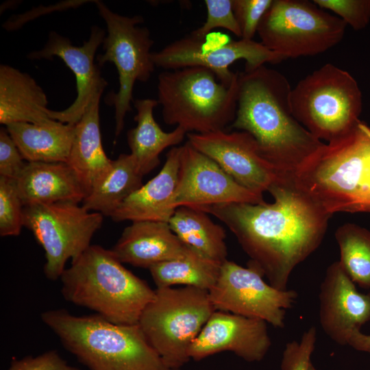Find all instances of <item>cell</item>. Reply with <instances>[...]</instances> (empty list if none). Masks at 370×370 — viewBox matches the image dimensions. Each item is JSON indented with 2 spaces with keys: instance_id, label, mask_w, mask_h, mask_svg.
<instances>
[{
  "instance_id": "484cf974",
  "label": "cell",
  "mask_w": 370,
  "mask_h": 370,
  "mask_svg": "<svg viewBox=\"0 0 370 370\" xmlns=\"http://www.w3.org/2000/svg\"><path fill=\"white\" fill-rule=\"evenodd\" d=\"M208 214L192 207L181 206L176 208L168 223L186 246L222 264L227 256L225 231Z\"/></svg>"
},
{
  "instance_id": "ac0fdd59",
  "label": "cell",
  "mask_w": 370,
  "mask_h": 370,
  "mask_svg": "<svg viewBox=\"0 0 370 370\" xmlns=\"http://www.w3.org/2000/svg\"><path fill=\"white\" fill-rule=\"evenodd\" d=\"M339 261L326 270L319 292V322L325 334L340 345L370 321V293L359 292Z\"/></svg>"
},
{
  "instance_id": "7402d4cb",
  "label": "cell",
  "mask_w": 370,
  "mask_h": 370,
  "mask_svg": "<svg viewBox=\"0 0 370 370\" xmlns=\"http://www.w3.org/2000/svg\"><path fill=\"white\" fill-rule=\"evenodd\" d=\"M101 97L91 102L75 124V136L66 162L76 174L86 197L107 175L112 165L102 145L99 112Z\"/></svg>"
},
{
  "instance_id": "d590c367",
  "label": "cell",
  "mask_w": 370,
  "mask_h": 370,
  "mask_svg": "<svg viewBox=\"0 0 370 370\" xmlns=\"http://www.w3.org/2000/svg\"><path fill=\"white\" fill-rule=\"evenodd\" d=\"M8 370H80L69 365L56 350H49L36 356L13 358Z\"/></svg>"
},
{
  "instance_id": "4fadbf2b",
  "label": "cell",
  "mask_w": 370,
  "mask_h": 370,
  "mask_svg": "<svg viewBox=\"0 0 370 370\" xmlns=\"http://www.w3.org/2000/svg\"><path fill=\"white\" fill-rule=\"evenodd\" d=\"M156 66L175 70L188 66H201L211 70L219 81L229 86L238 72L230 66L238 60H245V70H251L266 63L278 64L285 60L260 42L240 38L212 45L207 36L198 38L191 33L173 41L162 49L151 53Z\"/></svg>"
},
{
  "instance_id": "d6986e66",
  "label": "cell",
  "mask_w": 370,
  "mask_h": 370,
  "mask_svg": "<svg viewBox=\"0 0 370 370\" xmlns=\"http://www.w3.org/2000/svg\"><path fill=\"white\" fill-rule=\"evenodd\" d=\"M187 249L168 223L140 221L132 222L123 230L111 250L123 264L149 269L182 257Z\"/></svg>"
},
{
  "instance_id": "ba28073f",
  "label": "cell",
  "mask_w": 370,
  "mask_h": 370,
  "mask_svg": "<svg viewBox=\"0 0 370 370\" xmlns=\"http://www.w3.org/2000/svg\"><path fill=\"white\" fill-rule=\"evenodd\" d=\"M214 310L208 291L156 288L138 323L164 361L180 369L190 359V348Z\"/></svg>"
},
{
  "instance_id": "4dcf8cb0",
  "label": "cell",
  "mask_w": 370,
  "mask_h": 370,
  "mask_svg": "<svg viewBox=\"0 0 370 370\" xmlns=\"http://www.w3.org/2000/svg\"><path fill=\"white\" fill-rule=\"evenodd\" d=\"M207 16L205 23L191 34L198 38H206L216 28H223L241 38V32L235 18L232 0H205Z\"/></svg>"
},
{
  "instance_id": "4316f807",
  "label": "cell",
  "mask_w": 370,
  "mask_h": 370,
  "mask_svg": "<svg viewBox=\"0 0 370 370\" xmlns=\"http://www.w3.org/2000/svg\"><path fill=\"white\" fill-rule=\"evenodd\" d=\"M143 177L133 156L122 153L112 160L110 172L84 199L82 206L110 217L125 199L142 186Z\"/></svg>"
},
{
  "instance_id": "cb8c5ba5",
  "label": "cell",
  "mask_w": 370,
  "mask_h": 370,
  "mask_svg": "<svg viewBox=\"0 0 370 370\" xmlns=\"http://www.w3.org/2000/svg\"><path fill=\"white\" fill-rule=\"evenodd\" d=\"M134 105L137 125L127 132V143L140 173L145 175L160 164V154L167 147L180 144L187 133L180 127L170 132L161 129L153 116L158 100L139 99Z\"/></svg>"
},
{
  "instance_id": "6da1fadb",
  "label": "cell",
  "mask_w": 370,
  "mask_h": 370,
  "mask_svg": "<svg viewBox=\"0 0 370 370\" xmlns=\"http://www.w3.org/2000/svg\"><path fill=\"white\" fill-rule=\"evenodd\" d=\"M269 192L272 204H230L196 208L223 222L272 286L287 289L293 269L321 245L332 217L286 176Z\"/></svg>"
},
{
  "instance_id": "d6a6232c",
  "label": "cell",
  "mask_w": 370,
  "mask_h": 370,
  "mask_svg": "<svg viewBox=\"0 0 370 370\" xmlns=\"http://www.w3.org/2000/svg\"><path fill=\"white\" fill-rule=\"evenodd\" d=\"M317 341L314 326L304 332L301 339L287 343L283 351L281 370H308Z\"/></svg>"
},
{
  "instance_id": "8fae6325",
  "label": "cell",
  "mask_w": 370,
  "mask_h": 370,
  "mask_svg": "<svg viewBox=\"0 0 370 370\" xmlns=\"http://www.w3.org/2000/svg\"><path fill=\"white\" fill-rule=\"evenodd\" d=\"M23 226L29 230L45 252L44 273L60 279L69 259L79 256L101 228L103 214L71 201L23 207Z\"/></svg>"
},
{
  "instance_id": "9c48e42d",
  "label": "cell",
  "mask_w": 370,
  "mask_h": 370,
  "mask_svg": "<svg viewBox=\"0 0 370 370\" xmlns=\"http://www.w3.org/2000/svg\"><path fill=\"white\" fill-rule=\"evenodd\" d=\"M347 24L306 0H273L257 33L260 42L284 59L325 52L343 38Z\"/></svg>"
},
{
  "instance_id": "7c38bea8",
  "label": "cell",
  "mask_w": 370,
  "mask_h": 370,
  "mask_svg": "<svg viewBox=\"0 0 370 370\" xmlns=\"http://www.w3.org/2000/svg\"><path fill=\"white\" fill-rule=\"evenodd\" d=\"M256 269L225 260L218 278L208 291L215 310L258 319L278 328L285 326L286 311L295 304L297 293L279 290L264 280Z\"/></svg>"
},
{
  "instance_id": "603a6c76",
  "label": "cell",
  "mask_w": 370,
  "mask_h": 370,
  "mask_svg": "<svg viewBox=\"0 0 370 370\" xmlns=\"http://www.w3.org/2000/svg\"><path fill=\"white\" fill-rule=\"evenodd\" d=\"M43 89L26 73L7 64L0 65V123L45 124L49 116Z\"/></svg>"
},
{
  "instance_id": "e575fe53",
  "label": "cell",
  "mask_w": 370,
  "mask_h": 370,
  "mask_svg": "<svg viewBox=\"0 0 370 370\" xmlns=\"http://www.w3.org/2000/svg\"><path fill=\"white\" fill-rule=\"evenodd\" d=\"M24 162L7 129L0 130V177L16 180L23 170Z\"/></svg>"
},
{
  "instance_id": "f1b7e54d",
  "label": "cell",
  "mask_w": 370,
  "mask_h": 370,
  "mask_svg": "<svg viewBox=\"0 0 370 370\" xmlns=\"http://www.w3.org/2000/svg\"><path fill=\"white\" fill-rule=\"evenodd\" d=\"M335 238L344 271L359 286L370 288V231L347 223L337 228Z\"/></svg>"
},
{
  "instance_id": "7a4b0ae2",
  "label": "cell",
  "mask_w": 370,
  "mask_h": 370,
  "mask_svg": "<svg viewBox=\"0 0 370 370\" xmlns=\"http://www.w3.org/2000/svg\"><path fill=\"white\" fill-rule=\"evenodd\" d=\"M232 127L251 134L262 157L281 175H291L325 144L293 116L291 86L280 72L262 65L238 72Z\"/></svg>"
},
{
  "instance_id": "83f0119b",
  "label": "cell",
  "mask_w": 370,
  "mask_h": 370,
  "mask_svg": "<svg viewBox=\"0 0 370 370\" xmlns=\"http://www.w3.org/2000/svg\"><path fill=\"white\" fill-rule=\"evenodd\" d=\"M221 265L188 247L182 257L156 264L149 270L156 288L184 285L208 291L218 278Z\"/></svg>"
},
{
  "instance_id": "9a60e30c",
  "label": "cell",
  "mask_w": 370,
  "mask_h": 370,
  "mask_svg": "<svg viewBox=\"0 0 370 370\" xmlns=\"http://www.w3.org/2000/svg\"><path fill=\"white\" fill-rule=\"evenodd\" d=\"M187 138L194 148L214 160L237 183L253 192L263 195L283 177L262 157L256 141L246 132L188 133Z\"/></svg>"
},
{
  "instance_id": "52a82bcc",
  "label": "cell",
  "mask_w": 370,
  "mask_h": 370,
  "mask_svg": "<svg viewBox=\"0 0 370 370\" xmlns=\"http://www.w3.org/2000/svg\"><path fill=\"white\" fill-rule=\"evenodd\" d=\"M295 118L314 136L328 143L360 121L362 95L347 71L327 63L300 79L290 94Z\"/></svg>"
},
{
  "instance_id": "5b68a950",
  "label": "cell",
  "mask_w": 370,
  "mask_h": 370,
  "mask_svg": "<svg viewBox=\"0 0 370 370\" xmlns=\"http://www.w3.org/2000/svg\"><path fill=\"white\" fill-rule=\"evenodd\" d=\"M60 280L65 300L116 324H137L155 295V290L127 269L111 249L98 245H90L72 260Z\"/></svg>"
},
{
  "instance_id": "277c9868",
  "label": "cell",
  "mask_w": 370,
  "mask_h": 370,
  "mask_svg": "<svg viewBox=\"0 0 370 370\" xmlns=\"http://www.w3.org/2000/svg\"><path fill=\"white\" fill-rule=\"evenodd\" d=\"M40 318L89 370H181L164 361L138 323L116 324L97 314L76 316L65 309L45 311Z\"/></svg>"
},
{
  "instance_id": "1f68e13d",
  "label": "cell",
  "mask_w": 370,
  "mask_h": 370,
  "mask_svg": "<svg viewBox=\"0 0 370 370\" xmlns=\"http://www.w3.org/2000/svg\"><path fill=\"white\" fill-rule=\"evenodd\" d=\"M321 9L332 11L354 30L365 29L370 22V0H314Z\"/></svg>"
},
{
  "instance_id": "44dd1931",
  "label": "cell",
  "mask_w": 370,
  "mask_h": 370,
  "mask_svg": "<svg viewBox=\"0 0 370 370\" xmlns=\"http://www.w3.org/2000/svg\"><path fill=\"white\" fill-rule=\"evenodd\" d=\"M23 207L60 201L82 202L85 191L66 162H27L16 180Z\"/></svg>"
},
{
  "instance_id": "f546056e",
  "label": "cell",
  "mask_w": 370,
  "mask_h": 370,
  "mask_svg": "<svg viewBox=\"0 0 370 370\" xmlns=\"http://www.w3.org/2000/svg\"><path fill=\"white\" fill-rule=\"evenodd\" d=\"M23 205L16 180L0 177V235L18 236L23 226Z\"/></svg>"
},
{
  "instance_id": "d4e9b609",
  "label": "cell",
  "mask_w": 370,
  "mask_h": 370,
  "mask_svg": "<svg viewBox=\"0 0 370 370\" xmlns=\"http://www.w3.org/2000/svg\"><path fill=\"white\" fill-rule=\"evenodd\" d=\"M6 129L27 162H67L75 125L52 120L45 124L15 123Z\"/></svg>"
},
{
  "instance_id": "8d00e7d4",
  "label": "cell",
  "mask_w": 370,
  "mask_h": 370,
  "mask_svg": "<svg viewBox=\"0 0 370 370\" xmlns=\"http://www.w3.org/2000/svg\"><path fill=\"white\" fill-rule=\"evenodd\" d=\"M347 345L356 350L370 354V335L356 331L351 335Z\"/></svg>"
},
{
  "instance_id": "e0dca14e",
  "label": "cell",
  "mask_w": 370,
  "mask_h": 370,
  "mask_svg": "<svg viewBox=\"0 0 370 370\" xmlns=\"http://www.w3.org/2000/svg\"><path fill=\"white\" fill-rule=\"evenodd\" d=\"M264 321L214 310L193 343L189 356L200 360L231 352L247 362L262 360L271 341Z\"/></svg>"
},
{
  "instance_id": "2e32d148",
  "label": "cell",
  "mask_w": 370,
  "mask_h": 370,
  "mask_svg": "<svg viewBox=\"0 0 370 370\" xmlns=\"http://www.w3.org/2000/svg\"><path fill=\"white\" fill-rule=\"evenodd\" d=\"M106 36L104 29L91 27L88 39L80 47L74 46L71 40L51 31L47 43L39 51L29 53L32 60L51 59L58 56L62 59L75 76L77 97L67 108L61 111L49 110L51 119L64 123L76 124L91 102L101 96L108 83L101 76L99 65L95 62V54Z\"/></svg>"
},
{
  "instance_id": "ffe728a7",
  "label": "cell",
  "mask_w": 370,
  "mask_h": 370,
  "mask_svg": "<svg viewBox=\"0 0 370 370\" xmlns=\"http://www.w3.org/2000/svg\"><path fill=\"white\" fill-rule=\"evenodd\" d=\"M179 163L180 147H173L166 154L160 172L125 199L111 219L115 222L168 223L176 210L171 202L177 182Z\"/></svg>"
},
{
  "instance_id": "3957f363",
  "label": "cell",
  "mask_w": 370,
  "mask_h": 370,
  "mask_svg": "<svg viewBox=\"0 0 370 370\" xmlns=\"http://www.w3.org/2000/svg\"><path fill=\"white\" fill-rule=\"evenodd\" d=\"M295 187L330 215L370 212V127L359 121L290 175Z\"/></svg>"
},
{
  "instance_id": "8992f818",
  "label": "cell",
  "mask_w": 370,
  "mask_h": 370,
  "mask_svg": "<svg viewBox=\"0 0 370 370\" xmlns=\"http://www.w3.org/2000/svg\"><path fill=\"white\" fill-rule=\"evenodd\" d=\"M238 72L227 86L210 69L188 66L164 71L158 78V101L164 123L186 133L207 134L224 129L236 117Z\"/></svg>"
},
{
  "instance_id": "836d02e7",
  "label": "cell",
  "mask_w": 370,
  "mask_h": 370,
  "mask_svg": "<svg viewBox=\"0 0 370 370\" xmlns=\"http://www.w3.org/2000/svg\"><path fill=\"white\" fill-rule=\"evenodd\" d=\"M273 0H232V8L241 38L253 40L260 23Z\"/></svg>"
},
{
  "instance_id": "5bb4252c",
  "label": "cell",
  "mask_w": 370,
  "mask_h": 370,
  "mask_svg": "<svg viewBox=\"0 0 370 370\" xmlns=\"http://www.w3.org/2000/svg\"><path fill=\"white\" fill-rule=\"evenodd\" d=\"M263 195L237 183L212 159L187 140L180 146V163L172 206L200 208L230 204H261Z\"/></svg>"
},
{
  "instance_id": "30bf717a",
  "label": "cell",
  "mask_w": 370,
  "mask_h": 370,
  "mask_svg": "<svg viewBox=\"0 0 370 370\" xmlns=\"http://www.w3.org/2000/svg\"><path fill=\"white\" fill-rule=\"evenodd\" d=\"M100 16L104 20L107 34L102 46L103 53L97 56L99 66L112 62L119 75L117 92H110L106 101L114 106L115 135L124 127L125 117L132 110V93L136 81L147 82L156 67L151 59L153 40L140 15L125 16L112 11L103 1H95Z\"/></svg>"
},
{
  "instance_id": "74e56055",
  "label": "cell",
  "mask_w": 370,
  "mask_h": 370,
  "mask_svg": "<svg viewBox=\"0 0 370 370\" xmlns=\"http://www.w3.org/2000/svg\"><path fill=\"white\" fill-rule=\"evenodd\" d=\"M308 370H317L314 366L312 364H311L309 367V369Z\"/></svg>"
}]
</instances>
